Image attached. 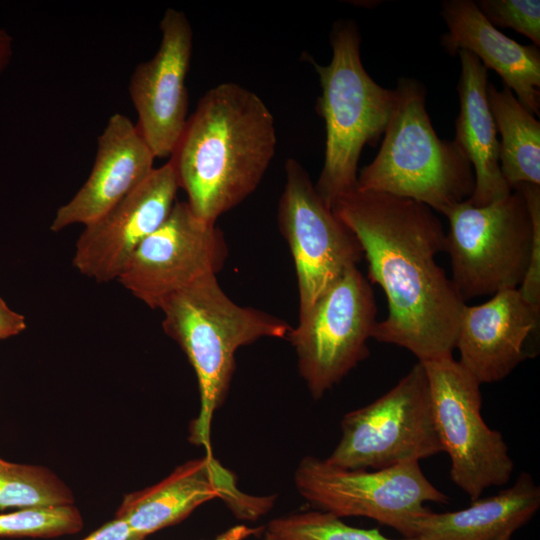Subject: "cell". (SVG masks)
Returning <instances> with one entry per match:
<instances>
[{
	"label": "cell",
	"mask_w": 540,
	"mask_h": 540,
	"mask_svg": "<svg viewBox=\"0 0 540 540\" xmlns=\"http://www.w3.org/2000/svg\"><path fill=\"white\" fill-rule=\"evenodd\" d=\"M363 250L372 283L384 291L388 316L372 338L425 362L453 356L466 304L436 261L446 233L431 208L412 199L356 188L333 205Z\"/></svg>",
	"instance_id": "obj_1"
},
{
	"label": "cell",
	"mask_w": 540,
	"mask_h": 540,
	"mask_svg": "<svg viewBox=\"0 0 540 540\" xmlns=\"http://www.w3.org/2000/svg\"><path fill=\"white\" fill-rule=\"evenodd\" d=\"M276 145L265 102L238 83L224 82L199 99L169 162L193 212L216 223L257 189Z\"/></svg>",
	"instance_id": "obj_2"
},
{
	"label": "cell",
	"mask_w": 540,
	"mask_h": 540,
	"mask_svg": "<svg viewBox=\"0 0 540 540\" xmlns=\"http://www.w3.org/2000/svg\"><path fill=\"white\" fill-rule=\"evenodd\" d=\"M162 327L186 354L198 381L200 410L189 440L210 453V427L228 394L235 352L264 337L287 338L292 327L252 307L240 306L208 275L173 294L159 308Z\"/></svg>",
	"instance_id": "obj_3"
},
{
	"label": "cell",
	"mask_w": 540,
	"mask_h": 540,
	"mask_svg": "<svg viewBox=\"0 0 540 540\" xmlns=\"http://www.w3.org/2000/svg\"><path fill=\"white\" fill-rule=\"evenodd\" d=\"M384 139L357 176L356 189L412 199L445 214L473 192V167L454 141L440 139L426 110V89L401 77Z\"/></svg>",
	"instance_id": "obj_4"
},
{
	"label": "cell",
	"mask_w": 540,
	"mask_h": 540,
	"mask_svg": "<svg viewBox=\"0 0 540 540\" xmlns=\"http://www.w3.org/2000/svg\"><path fill=\"white\" fill-rule=\"evenodd\" d=\"M332 59L317 72L321 95L316 111L325 122L324 163L315 189L332 209L356 188L358 162L365 145H374L387 127L396 92L376 83L365 70L361 35L353 20H338L330 32Z\"/></svg>",
	"instance_id": "obj_5"
},
{
	"label": "cell",
	"mask_w": 540,
	"mask_h": 540,
	"mask_svg": "<svg viewBox=\"0 0 540 540\" xmlns=\"http://www.w3.org/2000/svg\"><path fill=\"white\" fill-rule=\"evenodd\" d=\"M444 215L449 221L444 251L452 283L465 303L519 288L529 266L533 225L518 190L485 206L465 200Z\"/></svg>",
	"instance_id": "obj_6"
},
{
	"label": "cell",
	"mask_w": 540,
	"mask_h": 540,
	"mask_svg": "<svg viewBox=\"0 0 540 540\" xmlns=\"http://www.w3.org/2000/svg\"><path fill=\"white\" fill-rule=\"evenodd\" d=\"M294 482L299 494L321 511L340 518L367 517L405 538H415L417 522L430 511L426 502L450 501L416 461L367 471L306 456L296 468Z\"/></svg>",
	"instance_id": "obj_7"
},
{
	"label": "cell",
	"mask_w": 540,
	"mask_h": 540,
	"mask_svg": "<svg viewBox=\"0 0 540 540\" xmlns=\"http://www.w3.org/2000/svg\"><path fill=\"white\" fill-rule=\"evenodd\" d=\"M440 452L429 382L418 361L388 392L343 416L341 438L326 460L345 469L377 470Z\"/></svg>",
	"instance_id": "obj_8"
},
{
	"label": "cell",
	"mask_w": 540,
	"mask_h": 540,
	"mask_svg": "<svg viewBox=\"0 0 540 540\" xmlns=\"http://www.w3.org/2000/svg\"><path fill=\"white\" fill-rule=\"evenodd\" d=\"M420 362V361H419ZM436 431L451 461V480L471 501L510 481L514 463L502 434L484 421L481 384L453 356L421 362Z\"/></svg>",
	"instance_id": "obj_9"
},
{
	"label": "cell",
	"mask_w": 540,
	"mask_h": 540,
	"mask_svg": "<svg viewBox=\"0 0 540 540\" xmlns=\"http://www.w3.org/2000/svg\"><path fill=\"white\" fill-rule=\"evenodd\" d=\"M377 306L372 287L358 270L348 268L315 301L287 339L298 370L314 399L339 383L367 358Z\"/></svg>",
	"instance_id": "obj_10"
},
{
	"label": "cell",
	"mask_w": 540,
	"mask_h": 540,
	"mask_svg": "<svg viewBox=\"0 0 540 540\" xmlns=\"http://www.w3.org/2000/svg\"><path fill=\"white\" fill-rule=\"evenodd\" d=\"M277 220L295 264L301 318L334 281L348 268L357 266L364 257L363 250L294 158L285 162Z\"/></svg>",
	"instance_id": "obj_11"
},
{
	"label": "cell",
	"mask_w": 540,
	"mask_h": 540,
	"mask_svg": "<svg viewBox=\"0 0 540 540\" xmlns=\"http://www.w3.org/2000/svg\"><path fill=\"white\" fill-rule=\"evenodd\" d=\"M228 254L215 223L197 216L186 201L175 202L164 223L135 250L118 281L152 309L208 275Z\"/></svg>",
	"instance_id": "obj_12"
},
{
	"label": "cell",
	"mask_w": 540,
	"mask_h": 540,
	"mask_svg": "<svg viewBox=\"0 0 540 540\" xmlns=\"http://www.w3.org/2000/svg\"><path fill=\"white\" fill-rule=\"evenodd\" d=\"M155 55L133 70L128 91L137 113L136 127L155 158L170 157L188 119L189 71L193 31L184 12L168 8L160 21Z\"/></svg>",
	"instance_id": "obj_13"
},
{
	"label": "cell",
	"mask_w": 540,
	"mask_h": 540,
	"mask_svg": "<svg viewBox=\"0 0 540 540\" xmlns=\"http://www.w3.org/2000/svg\"><path fill=\"white\" fill-rule=\"evenodd\" d=\"M178 189L169 161L154 168L104 215L84 226L75 246L74 267L97 282L118 279L137 247L167 219Z\"/></svg>",
	"instance_id": "obj_14"
},
{
	"label": "cell",
	"mask_w": 540,
	"mask_h": 540,
	"mask_svg": "<svg viewBox=\"0 0 540 540\" xmlns=\"http://www.w3.org/2000/svg\"><path fill=\"white\" fill-rule=\"evenodd\" d=\"M222 498L240 519L256 520L273 505L274 497L242 493L233 474L212 455L187 461L166 478L145 489L126 494L115 512L141 538L175 525L197 507Z\"/></svg>",
	"instance_id": "obj_15"
},
{
	"label": "cell",
	"mask_w": 540,
	"mask_h": 540,
	"mask_svg": "<svg viewBox=\"0 0 540 540\" xmlns=\"http://www.w3.org/2000/svg\"><path fill=\"white\" fill-rule=\"evenodd\" d=\"M539 317L518 288L479 305L465 304L455 339L459 363L480 384L501 381L526 358L524 345Z\"/></svg>",
	"instance_id": "obj_16"
},
{
	"label": "cell",
	"mask_w": 540,
	"mask_h": 540,
	"mask_svg": "<svg viewBox=\"0 0 540 540\" xmlns=\"http://www.w3.org/2000/svg\"><path fill=\"white\" fill-rule=\"evenodd\" d=\"M155 156L136 125L113 114L97 141L92 170L77 193L57 210L50 229L86 226L134 190L154 169Z\"/></svg>",
	"instance_id": "obj_17"
},
{
	"label": "cell",
	"mask_w": 540,
	"mask_h": 540,
	"mask_svg": "<svg viewBox=\"0 0 540 540\" xmlns=\"http://www.w3.org/2000/svg\"><path fill=\"white\" fill-rule=\"evenodd\" d=\"M441 16L448 31L441 45L450 55L460 50L474 54L483 66L492 69L504 86L533 115L540 114V50L522 45L503 34L482 14L472 0H446Z\"/></svg>",
	"instance_id": "obj_18"
},
{
	"label": "cell",
	"mask_w": 540,
	"mask_h": 540,
	"mask_svg": "<svg viewBox=\"0 0 540 540\" xmlns=\"http://www.w3.org/2000/svg\"><path fill=\"white\" fill-rule=\"evenodd\" d=\"M461 74L457 85L460 111L455 139L469 159L475 177L467 201L485 206L511 193L499 165V139L487 99V69L471 52L460 50Z\"/></svg>",
	"instance_id": "obj_19"
},
{
	"label": "cell",
	"mask_w": 540,
	"mask_h": 540,
	"mask_svg": "<svg viewBox=\"0 0 540 540\" xmlns=\"http://www.w3.org/2000/svg\"><path fill=\"white\" fill-rule=\"evenodd\" d=\"M540 507V487L522 472L508 488L472 501L467 508L429 511L416 524L419 540H495L527 524Z\"/></svg>",
	"instance_id": "obj_20"
},
{
	"label": "cell",
	"mask_w": 540,
	"mask_h": 540,
	"mask_svg": "<svg viewBox=\"0 0 540 540\" xmlns=\"http://www.w3.org/2000/svg\"><path fill=\"white\" fill-rule=\"evenodd\" d=\"M487 99L499 140V165L511 190L518 184L540 185V122L506 86H487Z\"/></svg>",
	"instance_id": "obj_21"
},
{
	"label": "cell",
	"mask_w": 540,
	"mask_h": 540,
	"mask_svg": "<svg viewBox=\"0 0 540 540\" xmlns=\"http://www.w3.org/2000/svg\"><path fill=\"white\" fill-rule=\"evenodd\" d=\"M71 489L50 469L0 458V510L72 505Z\"/></svg>",
	"instance_id": "obj_22"
},
{
	"label": "cell",
	"mask_w": 540,
	"mask_h": 540,
	"mask_svg": "<svg viewBox=\"0 0 540 540\" xmlns=\"http://www.w3.org/2000/svg\"><path fill=\"white\" fill-rule=\"evenodd\" d=\"M266 531L282 540H419L392 539L378 529L350 526L340 517L321 510L275 518L268 523Z\"/></svg>",
	"instance_id": "obj_23"
},
{
	"label": "cell",
	"mask_w": 540,
	"mask_h": 540,
	"mask_svg": "<svg viewBox=\"0 0 540 540\" xmlns=\"http://www.w3.org/2000/svg\"><path fill=\"white\" fill-rule=\"evenodd\" d=\"M83 517L72 505L23 508L0 513V537L53 538L79 532Z\"/></svg>",
	"instance_id": "obj_24"
},
{
	"label": "cell",
	"mask_w": 540,
	"mask_h": 540,
	"mask_svg": "<svg viewBox=\"0 0 540 540\" xmlns=\"http://www.w3.org/2000/svg\"><path fill=\"white\" fill-rule=\"evenodd\" d=\"M496 28H512L540 46L539 0H480L475 2Z\"/></svg>",
	"instance_id": "obj_25"
},
{
	"label": "cell",
	"mask_w": 540,
	"mask_h": 540,
	"mask_svg": "<svg viewBox=\"0 0 540 540\" xmlns=\"http://www.w3.org/2000/svg\"><path fill=\"white\" fill-rule=\"evenodd\" d=\"M513 189L523 195L533 225L529 266L518 290L526 302L540 313V185L521 183Z\"/></svg>",
	"instance_id": "obj_26"
},
{
	"label": "cell",
	"mask_w": 540,
	"mask_h": 540,
	"mask_svg": "<svg viewBox=\"0 0 540 540\" xmlns=\"http://www.w3.org/2000/svg\"><path fill=\"white\" fill-rule=\"evenodd\" d=\"M82 540H146V538L136 535L123 519L115 517Z\"/></svg>",
	"instance_id": "obj_27"
},
{
	"label": "cell",
	"mask_w": 540,
	"mask_h": 540,
	"mask_svg": "<svg viewBox=\"0 0 540 540\" xmlns=\"http://www.w3.org/2000/svg\"><path fill=\"white\" fill-rule=\"evenodd\" d=\"M26 327L25 317L13 311L0 297V340L18 335Z\"/></svg>",
	"instance_id": "obj_28"
},
{
	"label": "cell",
	"mask_w": 540,
	"mask_h": 540,
	"mask_svg": "<svg viewBox=\"0 0 540 540\" xmlns=\"http://www.w3.org/2000/svg\"><path fill=\"white\" fill-rule=\"evenodd\" d=\"M263 531V527H249L244 524H239L227 529L212 540H245L251 536L258 535Z\"/></svg>",
	"instance_id": "obj_29"
},
{
	"label": "cell",
	"mask_w": 540,
	"mask_h": 540,
	"mask_svg": "<svg viewBox=\"0 0 540 540\" xmlns=\"http://www.w3.org/2000/svg\"><path fill=\"white\" fill-rule=\"evenodd\" d=\"M13 37L0 27V75L6 70L13 56Z\"/></svg>",
	"instance_id": "obj_30"
},
{
	"label": "cell",
	"mask_w": 540,
	"mask_h": 540,
	"mask_svg": "<svg viewBox=\"0 0 540 540\" xmlns=\"http://www.w3.org/2000/svg\"><path fill=\"white\" fill-rule=\"evenodd\" d=\"M262 540H282L272 534H270L269 532L265 531L264 534H263V538Z\"/></svg>",
	"instance_id": "obj_31"
},
{
	"label": "cell",
	"mask_w": 540,
	"mask_h": 540,
	"mask_svg": "<svg viewBox=\"0 0 540 540\" xmlns=\"http://www.w3.org/2000/svg\"><path fill=\"white\" fill-rule=\"evenodd\" d=\"M512 535L513 534H506V535H503L495 540H512Z\"/></svg>",
	"instance_id": "obj_32"
}]
</instances>
